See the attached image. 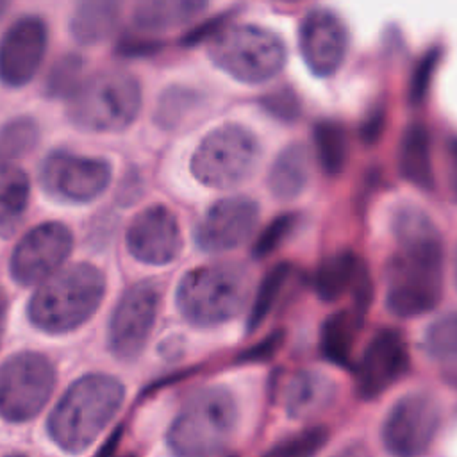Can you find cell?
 Instances as JSON below:
<instances>
[{
    "instance_id": "1",
    "label": "cell",
    "mask_w": 457,
    "mask_h": 457,
    "mask_svg": "<svg viewBox=\"0 0 457 457\" xmlns=\"http://www.w3.org/2000/svg\"><path fill=\"white\" fill-rule=\"evenodd\" d=\"M396 248L386 270V305L400 318L430 312L443 293V241L432 220L416 207L395 214Z\"/></svg>"
},
{
    "instance_id": "2",
    "label": "cell",
    "mask_w": 457,
    "mask_h": 457,
    "mask_svg": "<svg viewBox=\"0 0 457 457\" xmlns=\"http://www.w3.org/2000/svg\"><path fill=\"white\" fill-rule=\"evenodd\" d=\"M121 402L123 386L120 380L109 375L82 377L52 411L48 432L66 452H80L109 425Z\"/></svg>"
},
{
    "instance_id": "3",
    "label": "cell",
    "mask_w": 457,
    "mask_h": 457,
    "mask_svg": "<svg viewBox=\"0 0 457 457\" xmlns=\"http://www.w3.org/2000/svg\"><path fill=\"white\" fill-rule=\"evenodd\" d=\"M104 275L98 268L80 262L50 277L32 296L30 320L48 332H66L84 323L100 305Z\"/></svg>"
},
{
    "instance_id": "4",
    "label": "cell",
    "mask_w": 457,
    "mask_h": 457,
    "mask_svg": "<svg viewBox=\"0 0 457 457\" xmlns=\"http://www.w3.org/2000/svg\"><path fill=\"white\" fill-rule=\"evenodd\" d=\"M248 287L246 270L237 264L202 266L180 280L177 305L195 325H218L241 311Z\"/></svg>"
},
{
    "instance_id": "5",
    "label": "cell",
    "mask_w": 457,
    "mask_h": 457,
    "mask_svg": "<svg viewBox=\"0 0 457 457\" xmlns=\"http://www.w3.org/2000/svg\"><path fill=\"white\" fill-rule=\"evenodd\" d=\"M236 428V403L225 387H209L195 395L175 418L168 445L180 455L221 453Z\"/></svg>"
},
{
    "instance_id": "6",
    "label": "cell",
    "mask_w": 457,
    "mask_h": 457,
    "mask_svg": "<svg viewBox=\"0 0 457 457\" xmlns=\"http://www.w3.org/2000/svg\"><path fill=\"white\" fill-rule=\"evenodd\" d=\"M209 55L236 80L261 84L284 68L286 46L275 32L259 25H232L212 36Z\"/></svg>"
},
{
    "instance_id": "7",
    "label": "cell",
    "mask_w": 457,
    "mask_h": 457,
    "mask_svg": "<svg viewBox=\"0 0 457 457\" xmlns=\"http://www.w3.org/2000/svg\"><path fill=\"white\" fill-rule=\"evenodd\" d=\"M141 107L137 80L121 70H105L80 82L71 93L70 118L89 130H120Z\"/></svg>"
},
{
    "instance_id": "8",
    "label": "cell",
    "mask_w": 457,
    "mask_h": 457,
    "mask_svg": "<svg viewBox=\"0 0 457 457\" xmlns=\"http://www.w3.org/2000/svg\"><path fill=\"white\" fill-rule=\"evenodd\" d=\"M259 159L261 146L250 130L223 125L204 137L193 155L191 170L207 186L232 187L255 171Z\"/></svg>"
},
{
    "instance_id": "9",
    "label": "cell",
    "mask_w": 457,
    "mask_h": 457,
    "mask_svg": "<svg viewBox=\"0 0 457 457\" xmlns=\"http://www.w3.org/2000/svg\"><path fill=\"white\" fill-rule=\"evenodd\" d=\"M54 368L39 353H18L0 366V414L9 421L34 418L54 389Z\"/></svg>"
},
{
    "instance_id": "10",
    "label": "cell",
    "mask_w": 457,
    "mask_h": 457,
    "mask_svg": "<svg viewBox=\"0 0 457 457\" xmlns=\"http://www.w3.org/2000/svg\"><path fill=\"white\" fill-rule=\"evenodd\" d=\"M439 407L427 393H411L400 398L387 412L382 425V441L389 453H423L439 427Z\"/></svg>"
},
{
    "instance_id": "11",
    "label": "cell",
    "mask_w": 457,
    "mask_h": 457,
    "mask_svg": "<svg viewBox=\"0 0 457 457\" xmlns=\"http://www.w3.org/2000/svg\"><path fill=\"white\" fill-rule=\"evenodd\" d=\"M159 298L154 282H139L120 298L109 328L111 350L120 359H136L141 353L155 323Z\"/></svg>"
},
{
    "instance_id": "12",
    "label": "cell",
    "mask_w": 457,
    "mask_h": 457,
    "mask_svg": "<svg viewBox=\"0 0 457 457\" xmlns=\"http://www.w3.org/2000/svg\"><path fill=\"white\" fill-rule=\"evenodd\" d=\"M46 41L43 18L34 14L18 18L0 37V80L12 87L30 82L43 62Z\"/></svg>"
},
{
    "instance_id": "13",
    "label": "cell",
    "mask_w": 457,
    "mask_h": 457,
    "mask_svg": "<svg viewBox=\"0 0 457 457\" xmlns=\"http://www.w3.org/2000/svg\"><path fill=\"white\" fill-rule=\"evenodd\" d=\"M111 180V168L102 159L54 152L41 168V182L48 193L64 200H91Z\"/></svg>"
},
{
    "instance_id": "14",
    "label": "cell",
    "mask_w": 457,
    "mask_h": 457,
    "mask_svg": "<svg viewBox=\"0 0 457 457\" xmlns=\"http://www.w3.org/2000/svg\"><path fill=\"white\" fill-rule=\"evenodd\" d=\"M71 234L62 223H43L27 232L16 245L11 259L12 277L20 284L46 278L70 253Z\"/></svg>"
},
{
    "instance_id": "15",
    "label": "cell",
    "mask_w": 457,
    "mask_h": 457,
    "mask_svg": "<svg viewBox=\"0 0 457 457\" xmlns=\"http://www.w3.org/2000/svg\"><path fill=\"white\" fill-rule=\"evenodd\" d=\"M259 220V207L245 196L216 202L196 227L198 246L209 253L228 252L243 245L253 232Z\"/></svg>"
},
{
    "instance_id": "16",
    "label": "cell",
    "mask_w": 457,
    "mask_h": 457,
    "mask_svg": "<svg viewBox=\"0 0 457 457\" xmlns=\"http://www.w3.org/2000/svg\"><path fill=\"white\" fill-rule=\"evenodd\" d=\"M298 45L309 70L318 77H328L345 61L348 48L346 27L332 11L314 9L300 23Z\"/></svg>"
},
{
    "instance_id": "17",
    "label": "cell",
    "mask_w": 457,
    "mask_h": 457,
    "mask_svg": "<svg viewBox=\"0 0 457 457\" xmlns=\"http://www.w3.org/2000/svg\"><path fill=\"white\" fill-rule=\"evenodd\" d=\"M409 368V350L403 336L386 328L377 332L357 366V391L361 398H375L400 380Z\"/></svg>"
},
{
    "instance_id": "18",
    "label": "cell",
    "mask_w": 457,
    "mask_h": 457,
    "mask_svg": "<svg viewBox=\"0 0 457 457\" xmlns=\"http://www.w3.org/2000/svg\"><path fill=\"white\" fill-rule=\"evenodd\" d=\"M127 246L143 262H171L182 246L175 214L164 205H152L139 212L129 227Z\"/></svg>"
},
{
    "instance_id": "19",
    "label": "cell",
    "mask_w": 457,
    "mask_h": 457,
    "mask_svg": "<svg viewBox=\"0 0 457 457\" xmlns=\"http://www.w3.org/2000/svg\"><path fill=\"white\" fill-rule=\"evenodd\" d=\"M316 293L325 302H334L345 296L346 293H355L357 303L366 307L370 302V278L364 268V262L353 252H337L327 257L314 278Z\"/></svg>"
},
{
    "instance_id": "20",
    "label": "cell",
    "mask_w": 457,
    "mask_h": 457,
    "mask_svg": "<svg viewBox=\"0 0 457 457\" xmlns=\"http://www.w3.org/2000/svg\"><path fill=\"white\" fill-rule=\"evenodd\" d=\"M127 0H75L70 30L80 45H98L111 37Z\"/></svg>"
},
{
    "instance_id": "21",
    "label": "cell",
    "mask_w": 457,
    "mask_h": 457,
    "mask_svg": "<svg viewBox=\"0 0 457 457\" xmlns=\"http://www.w3.org/2000/svg\"><path fill=\"white\" fill-rule=\"evenodd\" d=\"M207 7V0H136L132 23L143 34H161L179 29Z\"/></svg>"
},
{
    "instance_id": "22",
    "label": "cell",
    "mask_w": 457,
    "mask_h": 457,
    "mask_svg": "<svg viewBox=\"0 0 457 457\" xmlns=\"http://www.w3.org/2000/svg\"><path fill=\"white\" fill-rule=\"evenodd\" d=\"M398 168L405 180L421 189H432L434 170L430 137L423 125L412 123L403 130L398 148Z\"/></svg>"
},
{
    "instance_id": "23",
    "label": "cell",
    "mask_w": 457,
    "mask_h": 457,
    "mask_svg": "<svg viewBox=\"0 0 457 457\" xmlns=\"http://www.w3.org/2000/svg\"><path fill=\"white\" fill-rule=\"evenodd\" d=\"M311 179V152L303 145H291L277 155L268 184L271 193L280 200L298 196Z\"/></svg>"
},
{
    "instance_id": "24",
    "label": "cell",
    "mask_w": 457,
    "mask_h": 457,
    "mask_svg": "<svg viewBox=\"0 0 457 457\" xmlns=\"http://www.w3.org/2000/svg\"><path fill=\"white\" fill-rule=\"evenodd\" d=\"M334 384L318 373L302 371L298 373L289 387L286 396L287 412L291 418H309L323 411L334 398Z\"/></svg>"
},
{
    "instance_id": "25",
    "label": "cell",
    "mask_w": 457,
    "mask_h": 457,
    "mask_svg": "<svg viewBox=\"0 0 457 457\" xmlns=\"http://www.w3.org/2000/svg\"><path fill=\"white\" fill-rule=\"evenodd\" d=\"M29 202V179L20 168L0 166V236L14 232Z\"/></svg>"
},
{
    "instance_id": "26",
    "label": "cell",
    "mask_w": 457,
    "mask_h": 457,
    "mask_svg": "<svg viewBox=\"0 0 457 457\" xmlns=\"http://www.w3.org/2000/svg\"><path fill=\"white\" fill-rule=\"evenodd\" d=\"M359 316L348 311H337L330 314L321 327V352L325 359L337 366H348L355 334L359 327Z\"/></svg>"
},
{
    "instance_id": "27",
    "label": "cell",
    "mask_w": 457,
    "mask_h": 457,
    "mask_svg": "<svg viewBox=\"0 0 457 457\" xmlns=\"http://www.w3.org/2000/svg\"><path fill=\"white\" fill-rule=\"evenodd\" d=\"M314 146L320 164L327 173L336 175L345 168L348 157V137L339 123H318L314 129Z\"/></svg>"
},
{
    "instance_id": "28",
    "label": "cell",
    "mask_w": 457,
    "mask_h": 457,
    "mask_svg": "<svg viewBox=\"0 0 457 457\" xmlns=\"http://www.w3.org/2000/svg\"><path fill=\"white\" fill-rule=\"evenodd\" d=\"M423 350L434 361L457 362V312L443 314L428 325Z\"/></svg>"
},
{
    "instance_id": "29",
    "label": "cell",
    "mask_w": 457,
    "mask_h": 457,
    "mask_svg": "<svg viewBox=\"0 0 457 457\" xmlns=\"http://www.w3.org/2000/svg\"><path fill=\"white\" fill-rule=\"evenodd\" d=\"M37 125L32 118L11 120L0 129V166L30 152L37 141Z\"/></svg>"
},
{
    "instance_id": "30",
    "label": "cell",
    "mask_w": 457,
    "mask_h": 457,
    "mask_svg": "<svg viewBox=\"0 0 457 457\" xmlns=\"http://www.w3.org/2000/svg\"><path fill=\"white\" fill-rule=\"evenodd\" d=\"M291 275V266L282 262L273 266L266 277L262 278L255 298H253V305L250 309V316H248V330H255L264 318L270 314V311L273 309L287 277Z\"/></svg>"
},
{
    "instance_id": "31",
    "label": "cell",
    "mask_w": 457,
    "mask_h": 457,
    "mask_svg": "<svg viewBox=\"0 0 457 457\" xmlns=\"http://www.w3.org/2000/svg\"><path fill=\"white\" fill-rule=\"evenodd\" d=\"M82 68H84V62L79 55H64L59 62H55V66L48 75V80H46L48 95L50 96L71 95L80 86Z\"/></svg>"
},
{
    "instance_id": "32",
    "label": "cell",
    "mask_w": 457,
    "mask_h": 457,
    "mask_svg": "<svg viewBox=\"0 0 457 457\" xmlns=\"http://www.w3.org/2000/svg\"><path fill=\"white\" fill-rule=\"evenodd\" d=\"M328 432L323 427L307 428L296 436H291L289 439L278 443L273 446L268 453L280 455V457H298V455H312L327 443Z\"/></svg>"
},
{
    "instance_id": "33",
    "label": "cell",
    "mask_w": 457,
    "mask_h": 457,
    "mask_svg": "<svg viewBox=\"0 0 457 457\" xmlns=\"http://www.w3.org/2000/svg\"><path fill=\"white\" fill-rule=\"evenodd\" d=\"M295 225V216L291 214H284L275 218L266 228L264 232L257 237L255 246H253V255L255 257H264L268 253H271L291 232Z\"/></svg>"
},
{
    "instance_id": "34",
    "label": "cell",
    "mask_w": 457,
    "mask_h": 457,
    "mask_svg": "<svg viewBox=\"0 0 457 457\" xmlns=\"http://www.w3.org/2000/svg\"><path fill=\"white\" fill-rule=\"evenodd\" d=\"M437 62V54L436 52H430L423 57V61L418 64L414 75H412V80H411V89H409V98L411 102H420L423 100L427 89H428V84H430V79H432V73H434V66Z\"/></svg>"
},
{
    "instance_id": "35",
    "label": "cell",
    "mask_w": 457,
    "mask_h": 457,
    "mask_svg": "<svg viewBox=\"0 0 457 457\" xmlns=\"http://www.w3.org/2000/svg\"><path fill=\"white\" fill-rule=\"evenodd\" d=\"M277 345H278V337H277V334H273V336H270L266 341H262V345H259V346H255V348L248 350L246 353H243V357H245L246 361L268 359V357L275 352Z\"/></svg>"
},
{
    "instance_id": "36",
    "label": "cell",
    "mask_w": 457,
    "mask_h": 457,
    "mask_svg": "<svg viewBox=\"0 0 457 457\" xmlns=\"http://www.w3.org/2000/svg\"><path fill=\"white\" fill-rule=\"evenodd\" d=\"M448 184L457 198V137L448 143Z\"/></svg>"
},
{
    "instance_id": "37",
    "label": "cell",
    "mask_w": 457,
    "mask_h": 457,
    "mask_svg": "<svg viewBox=\"0 0 457 457\" xmlns=\"http://www.w3.org/2000/svg\"><path fill=\"white\" fill-rule=\"evenodd\" d=\"M5 312H7V305H5V298L0 293V339L4 334V325H5Z\"/></svg>"
},
{
    "instance_id": "38",
    "label": "cell",
    "mask_w": 457,
    "mask_h": 457,
    "mask_svg": "<svg viewBox=\"0 0 457 457\" xmlns=\"http://www.w3.org/2000/svg\"><path fill=\"white\" fill-rule=\"evenodd\" d=\"M11 2H12V0H0V20H2V18L5 16V12L9 11Z\"/></svg>"
},
{
    "instance_id": "39",
    "label": "cell",
    "mask_w": 457,
    "mask_h": 457,
    "mask_svg": "<svg viewBox=\"0 0 457 457\" xmlns=\"http://www.w3.org/2000/svg\"><path fill=\"white\" fill-rule=\"evenodd\" d=\"M280 2H298V0H280Z\"/></svg>"
},
{
    "instance_id": "40",
    "label": "cell",
    "mask_w": 457,
    "mask_h": 457,
    "mask_svg": "<svg viewBox=\"0 0 457 457\" xmlns=\"http://www.w3.org/2000/svg\"><path fill=\"white\" fill-rule=\"evenodd\" d=\"M455 275H457V259H455Z\"/></svg>"
}]
</instances>
